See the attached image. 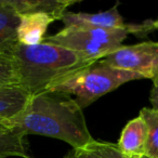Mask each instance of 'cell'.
<instances>
[{
	"mask_svg": "<svg viewBox=\"0 0 158 158\" xmlns=\"http://www.w3.org/2000/svg\"><path fill=\"white\" fill-rule=\"evenodd\" d=\"M25 134L57 139L73 148L92 142L82 108L67 93L47 90L31 97L24 110L8 123Z\"/></svg>",
	"mask_w": 158,
	"mask_h": 158,
	"instance_id": "cell-1",
	"label": "cell"
},
{
	"mask_svg": "<svg viewBox=\"0 0 158 158\" xmlns=\"http://www.w3.org/2000/svg\"><path fill=\"white\" fill-rule=\"evenodd\" d=\"M12 55L18 65L20 85L31 97L50 90L62 79L95 62L80 53L46 41L37 46L18 44Z\"/></svg>",
	"mask_w": 158,
	"mask_h": 158,
	"instance_id": "cell-2",
	"label": "cell"
},
{
	"mask_svg": "<svg viewBox=\"0 0 158 158\" xmlns=\"http://www.w3.org/2000/svg\"><path fill=\"white\" fill-rule=\"evenodd\" d=\"M139 79L143 78L135 73L113 67L101 59L62 79L53 85L50 90L75 95V100L84 110L126 82Z\"/></svg>",
	"mask_w": 158,
	"mask_h": 158,
	"instance_id": "cell-3",
	"label": "cell"
},
{
	"mask_svg": "<svg viewBox=\"0 0 158 158\" xmlns=\"http://www.w3.org/2000/svg\"><path fill=\"white\" fill-rule=\"evenodd\" d=\"M129 34L145 37L144 24H131V27L127 29L64 27L59 33L46 37L44 41L69 49L92 61H98L123 46V40Z\"/></svg>",
	"mask_w": 158,
	"mask_h": 158,
	"instance_id": "cell-4",
	"label": "cell"
},
{
	"mask_svg": "<svg viewBox=\"0 0 158 158\" xmlns=\"http://www.w3.org/2000/svg\"><path fill=\"white\" fill-rule=\"evenodd\" d=\"M106 64L126 72L135 73L143 79L158 85V42L144 41L132 46H121L102 59Z\"/></svg>",
	"mask_w": 158,
	"mask_h": 158,
	"instance_id": "cell-5",
	"label": "cell"
},
{
	"mask_svg": "<svg viewBox=\"0 0 158 158\" xmlns=\"http://www.w3.org/2000/svg\"><path fill=\"white\" fill-rule=\"evenodd\" d=\"M119 2L107 11L98 13H85V12H65L61 21L65 27L77 28H103V29H127L131 24H126L123 18L118 11Z\"/></svg>",
	"mask_w": 158,
	"mask_h": 158,
	"instance_id": "cell-6",
	"label": "cell"
},
{
	"mask_svg": "<svg viewBox=\"0 0 158 158\" xmlns=\"http://www.w3.org/2000/svg\"><path fill=\"white\" fill-rule=\"evenodd\" d=\"M146 142L147 126L143 117L139 115L127 123L117 145L128 158H141L146 153Z\"/></svg>",
	"mask_w": 158,
	"mask_h": 158,
	"instance_id": "cell-7",
	"label": "cell"
},
{
	"mask_svg": "<svg viewBox=\"0 0 158 158\" xmlns=\"http://www.w3.org/2000/svg\"><path fill=\"white\" fill-rule=\"evenodd\" d=\"M56 21L47 13L34 12L20 15L16 29L18 42L23 46H37L44 42L49 25Z\"/></svg>",
	"mask_w": 158,
	"mask_h": 158,
	"instance_id": "cell-8",
	"label": "cell"
},
{
	"mask_svg": "<svg viewBox=\"0 0 158 158\" xmlns=\"http://www.w3.org/2000/svg\"><path fill=\"white\" fill-rule=\"evenodd\" d=\"M31 99V93L21 85L0 87V119L11 121L26 108Z\"/></svg>",
	"mask_w": 158,
	"mask_h": 158,
	"instance_id": "cell-9",
	"label": "cell"
},
{
	"mask_svg": "<svg viewBox=\"0 0 158 158\" xmlns=\"http://www.w3.org/2000/svg\"><path fill=\"white\" fill-rule=\"evenodd\" d=\"M20 15L9 0H0V52L12 54L18 42L16 29Z\"/></svg>",
	"mask_w": 158,
	"mask_h": 158,
	"instance_id": "cell-10",
	"label": "cell"
},
{
	"mask_svg": "<svg viewBox=\"0 0 158 158\" xmlns=\"http://www.w3.org/2000/svg\"><path fill=\"white\" fill-rule=\"evenodd\" d=\"M10 5L15 9L19 15L34 12L47 13L61 20L68 7L75 5L76 0H9Z\"/></svg>",
	"mask_w": 158,
	"mask_h": 158,
	"instance_id": "cell-11",
	"label": "cell"
},
{
	"mask_svg": "<svg viewBox=\"0 0 158 158\" xmlns=\"http://www.w3.org/2000/svg\"><path fill=\"white\" fill-rule=\"evenodd\" d=\"M64 158H128L115 143L93 140L81 147L72 148Z\"/></svg>",
	"mask_w": 158,
	"mask_h": 158,
	"instance_id": "cell-12",
	"label": "cell"
},
{
	"mask_svg": "<svg viewBox=\"0 0 158 158\" xmlns=\"http://www.w3.org/2000/svg\"><path fill=\"white\" fill-rule=\"evenodd\" d=\"M25 138L26 134L16 128L0 131V158H31L27 151Z\"/></svg>",
	"mask_w": 158,
	"mask_h": 158,
	"instance_id": "cell-13",
	"label": "cell"
},
{
	"mask_svg": "<svg viewBox=\"0 0 158 158\" xmlns=\"http://www.w3.org/2000/svg\"><path fill=\"white\" fill-rule=\"evenodd\" d=\"M141 116L147 126V142L145 156L158 158V110L152 107H144L140 110Z\"/></svg>",
	"mask_w": 158,
	"mask_h": 158,
	"instance_id": "cell-14",
	"label": "cell"
},
{
	"mask_svg": "<svg viewBox=\"0 0 158 158\" xmlns=\"http://www.w3.org/2000/svg\"><path fill=\"white\" fill-rule=\"evenodd\" d=\"M20 85L16 61L12 54L0 52V87Z\"/></svg>",
	"mask_w": 158,
	"mask_h": 158,
	"instance_id": "cell-15",
	"label": "cell"
},
{
	"mask_svg": "<svg viewBox=\"0 0 158 158\" xmlns=\"http://www.w3.org/2000/svg\"><path fill=\"white\" fill-rule=\"evenodd\" d=\"M149 102H151V107L158 110V85L153 86L151 95H149Z\"/></svg>",
	"mask_w": 158,
	"mask_h": 158,
	"instance_id": "cell-16",
	"label": "cell"
},
{
	"mask_svg": "<svg viewBox=\"0 0 158 158\" xmlns=\"http://www.w3.org/2000/svg\"><path fill=\"white\" fill-rule=\"evenodd\" d=\"M149 22V28L151 31H158V19L155 21H148Z\"/></svg>",
	"mask_w": 158,
	"mask_h": 158,
	"instance_id": "cell-17",
	"label": "cell"
},
{
	"mask_svg": "<svg viewBox=\"0 0 158 158\" xmlns=\"http://www.w3.org/2000/svg\"><path fill=\"white\" fill-rule=\"evenodd\" d=\"M10 129H11V128L9 127L7 121L0 119V131H5V130H10Z\"/></svg>",
	"mask_w": 158,
	"mask_h": 158,
	"instance_id": "cell-18",
	"label": "cell"
},
{
	"mask_svg": "<svg viewBox=\"0 0 158 158\" xmlns=\"http://www.w3.org/2000/svg\"><path fill=\"white\" fill-rule=\"evenodd\" d=\"M141 158H148V157H146V156H143V157H141Z\"/></svg>",
	"mask_w": 158,
	"mask_h": 158,
	"instance_id": "cell-19",
	"label": "cell"
}]
</instances>
